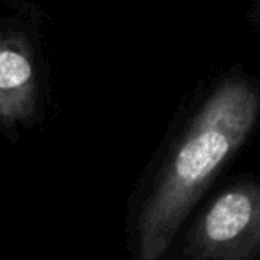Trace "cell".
<instances>
[{"label": "cell", "mask_w": 260, "mask_h": 260, "mask_svg": "<svg viewBox=\"0 0 260 260\" xmlns=\"http://www.w3.org/2000/svg\"><path fill=\"white\" fill-rule=\"evenodd\" d=\"M260 256V182L219 191L178 235L162 260H256Z\"/></svg>", "instance_id": "7a4b0ae2"}, {"label": "cell", "mask_w": 260, "mask_h": 260, "mask_svg": "<svg viewBox=\"0 0 260 260\" xmlns=\"http://www.w3.org/2000/svg\"><path fill=\"white\" fill-rule=\"evenodd\" d=\"M260 119V82L246 73L219 79L173 136L143 187L130 226L134 260H162L192 210Z\"/></svg>", "instance_id": "6da1fadb"}, {"label": "cell", "mask_w": 260, "mask_h": 260, "mask_svg": "<svg viewBox=\"0 0 260 260\" xmlns=\"http://www.w3.org/2000/svg\"><path fill=\"white\" fill-rule=\"evenodd\" d=\"M43 112V72L34 34L18 20L0 18V130L16 141Z\"/></svg>", "instance_id": "3957f363"}, {"label": "cell", "mask_w": 260, "mask_h": 260, "mask_svg": "<svg viewBox=\"0 0 260 260\" xmlns=\"http://www.w3.org/2000/svg\"><path fill=\"white\" fill-rule=\"evenodd\" d=\"M249 16H251L253 23H256V25L260 27V0H256L255 9H251V13H249Z\"/></svg>", "instance_id": "277c9868"}]
</instances>
